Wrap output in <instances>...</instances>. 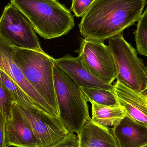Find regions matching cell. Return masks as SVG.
I'll use <instances>...</instances> for the list:
<instances>
[{"label": "cell", "mask_w": 147, "mask_h": 147, "mask_svg": "<svg viewBox=\"0 0 147 147\" xmlns=\"http://www.w3.org/2000/svg\"><path fill=\"white\" fill-rule=\"evenodd\" d=\"M146 4V0H95L82 17L80 34L104 42L138 22Z\"/></svg>", "instance_id": "obj_1"}, {"label": "cell", "mask_w": 147, "mask_h": 147, "mask_svg": "<svg viewBox=\"0 0 147 147\" xmlns=\"http://www.w3.org/2000/svg\"><path fill=\"white\" fill-rule=\"evenodd\" d=\"M45 39L67 34L74 26L71 11L57 0H10Z\"/></svg>", "instance_id": "obj_2"}, {"label": "cell", "mask_w": 147, "mask_h": 147, "mask_svg": "<svg viewBox=\"0 0 147 147\" xmlns=\"http://www.w3.org/2000/svg\"><path fill=\"white\" fill-rule=\"evenodd\" d=\"M13 59L32 86L59 116L54 86L55 59L44 51L16 47Z\"/></svg>", "instance_id": "obj_3"}, {"label": "cell", "mask_w": 147, "mask_h": 147, "mask_svg": "<svg viewBox=\"0 0 147 147\" xmlns=\"http://www.w3.org/2000/svg\"><path fill=\"white\" fill-rule=\"evenodd\" d=\"M53 74L59 118L69 134H78L90 117L87 101L80 87L55 63Z\"/></svg>", "instance_id": "obj_4"}, {"label": "cell", "mask_w": 147, "mask_h": 147, "mask_svg": "<svg viewBox=\"0 0 147 147\" xmlns=\"http://www.w3.org/2000/svg\"><path fill=\"white\" fill-rule=\"evenodd\" d=\"M109 47L114 58L119 80L128 87L144 92L147 87V67L123 32L109 38Z\"/></svg>", "instance_id": "obj_5"}, {"label": "cell", "mask_w": 147, "mask_h": 147, "mask_svg": "<svg viewBox=\"0 0 147 147\" xmlns=\"http://www.w3.org/2000/svg\"><path fill=\"white\" fill-rule=\"evenodd\" d=\"M0 33L16 47L44 52L32 24L11 1L0 17Z\"/></svg>", "instance_id": "obj_6"}, {"label": "cell", "mask_w": 147, "mask_h": 147, "mask_svg": "<svg viewBox=\"0 0 147 147\" xmlns=\"http://www.w3.org/2000/svg\"><path fill=\"white\" fill-rule=\"evenodd\" d=\"M86 68L94 76L109 85L117 77L114 58L108 45L103 42L83 39L76 51Z\"/></svg>", "instance_id": "obj_7"}, {"label": "cell", "mask_w": 147, "mask_h": 147, "mask_svg": "<svg viewBox=\"0 0 147 147\" xmlns=\"http://www.w3.org/2000/svg\"><path fill=\"white\" fill-rule=\"evenodd\" d=\"M17 107L33 132L39 147H50L69 134L59 117H53L35 107Z\"/></svg>", "instance_id": "obj_8"}, {"label": "cell", "mask_w": 147, "mask_h": 147, "mask_svg": "<svg viewBox=\"0 0 147 147\" xmlns=\"http://www.w3.org/2000/svg\"><path fill=\"white\" fill-rule=\"evenodd\" d=\"M16 47L0 33V70L14 81L33 101L36 107L47 115L59 117L52 108L37 92L14 62L13 53Z\"/></svg>", "instance_id": "obj_9"}, {"label": "cell", "mask_w": 147, "mask_h": 147, "mask_svg": "<svg viewBox=\"0 0 147 147\" xmlns=\"http://www.w3.org/2000/svg\"><path fill=\"white\" fill-rule=\"evenodd\" d=\"M113 91L127 115L147 126V94L131 89L118 80L113 85Z\"/></svg>", "instance_id": "obj_10"}, {"label": "cell", "mask_w": 147, "mask_h": 147, "mask_svg": "<svg viewBox=\"0 0 147 147\" xmlns=\"http://www.w3.org/2000/svg\"><path fill=\"white\" fill-rule=\"evenodd\" d=\"M5 135L8 147H39L33 132L20 112L16 102L11 114L6 119Z\"/></svg>", "instance_id": "obj_11"}, {"label": "cell", "mask_w": 147, "mask_h": 147, "mask_svg": "<svg viewBox=\"0 0 147 147\" xmlns=\"http://www.w3.org/2000/svg\"><path fill=\"white\" fill-rule=\"evenodd\" d=\"M55 62L80 87H98L113 90V85L108 84L94 76L80 56L74 57L68 54L55 59Z\"/></svg>", "instance_id": "obj_12"}, {"label": "cell", "mask_w": 147, "mask_h": 147, "mask_svg": "<svg viewBox=\"0 0 147 147\" xmlns=\"http://www.w3.org/2000/svg\"><path fill=\"white\" fill-rule=\"evenodd\" d=\"M111 130L119 147H143L147 145V126L127 115Z\"/></svg>", "instance_id": "obj_13"}, {"label": "cell", "mask_w": 147, "mask_h": 147, "mask_svg": "<svg viewBox=\"0 0 147 147\" xmlns=\"http://www.w3.org/2000/svg\"><path fill=\"white\" fill-rule=\"evenodd\" d=\"M111 130L90 117L78 134L79 147H119Z\"/></svg>", "instance_id": "obj_14"}, {"label": "cell", "mask_w": 147, "mask_h": 147, "mask_svg": "<svg viewBox=\"0 0 147 147\" xmlns=\"http://www.w3.org/2000/svg\"><path fill=\"white\" fill-rule=\"evenodd\" d=\"M92 105V120L95 123L105 127H113L127 116L121 105L106 106L90 102Z\"/></svg>", "instance_id": "obj_15"}, {"label": "cell", "mask_w": 147, "mask_h": 147, "mask_svg": "<svg viewBox=\"0 0 147 147\" xmlns=\"http://www.w3.org/2000/svg\"><path fill=\"white\" fill-rule=\"evenodd\" d=\"M80 88L87 102H94L98 104L106 106L119 105L113 90L98 87L81 86Z\"/></svg>", "instance_id": "obj_16"}, {"label": "cell", "mask_w": 147, "mask_h": 147, "mask_svg": "<svg viewBox=\"0 0 147 147\" xmlns=\"http://www.w3.org/2000/svg\"><path fill=\"white\" fill-rule=\"evenodd\" d=\"M0 81H1L7 88L17 104L23 107H34L37 108L33 101L23 91L20 86L11 78H9L7 74L1 70Z\"/></svg>", "instance_id": "obj_17"}, {"label": "cell", "mask_w": 147, "mask_h": 147, "mask_svg": "<svg viewBox=\"0 0 147 147\" xmlns=\"http://www.w3.org/2000/svg\"><path fill=\"white\" fill-rule=\"evenodd\" d=\"M134 34L138 53L147 57V7L138 20Z\"/></svg>", "instance_id": "obj_18"}, {"label": "cell", "mask_w": 147, "mask_h": 147, "mask_svg": "<svg viewBox=\"0 0 147 147\" xmlns=\"http://www.w3.org/2000/svg\"><path fill=\"white\" fill-rule=\"evenodd\" d=\"M15 102L14 99L7 88L0 81V111L5 120L11 114Z\"/></svg>", "instance_id": "obj_19"}, {"label": "cell", "mask_w": 147, "mask_h": 147, "mask_svg": "<svg viewBox=\"0 0 147 147\" xmlns=\"http://www.w3.org/2000/svg\"><path fill=\"white\" fill-rule=\"evenodd\" d=\"M95 0H72L71 10L77 17H82Z\"/></svg>", "instance_id": "obj_20"}, {"label": "cell", "mask_w": 147, "mask_h": 147, "mask_svg": "<svg viewBox=\"0 0 147 147\" xmlns=\"http://www.w3.org/2000/svg\"><path fill=\"white\" fill-rule=\"evenodd\" d=\"M50 147H79L78 136L74 134H69L62 140Z\"/></svg>", "instance_id": "obj_21"}, {"label": "cell", "mask_w": 147, "mask_h": 147, "mask_svg": "<svg viewBox=\"0 0 147 147\" xmlns=\"http://www.w3.org/2000/svg\"><path fill=\"white\" fill-rule=\"evenodd\" d=\"M6 120L0 111V147H8L5 135Z\"/></svg>", "instance_id": "obj_22"}, {"label": "cell", "mask_w": 147, "mask_h": 147, "mask_svg": "<svg viewBox=\"0 0 147 147\" xmlns=\"http://www.w3.org/2000/svg\"><path fill=\"white\" fill-rule=\"evenodd\" d=\"M143 93H147V87L146 89V90H145V92H143Z\"/></svg>", "instance_id": "obj_23"}, {"label": "cell", "mask_w": 147, "mask_h": 147, "mask_svg": "<svg viewBox=\"0 0 147 147\" xmlns=\"http://www.w3.org/2000/svg\"><path fill=\"white\" fill-rule=\"evenodd\" d=\"M143 147H147V145H146V146H144Z\"/></svg>", "instance_id": "obj_24"}]
</instances>
